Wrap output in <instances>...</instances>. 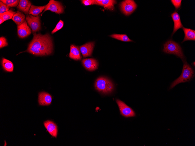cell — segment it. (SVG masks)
<instances>
[{
    "instance_id": "cell-14",
    "label": "cell",
    "mask_w": 195,
    "mask_h": 146,
    "mask_svg": "<svg viewBox=\"0 0 195 146\" xmlns=\"http://www.w3.org/2000/svg\"><path fill=\"white\" fill-rule=\"evenodd\" d=\"M171 16L174 23L173 35L179 29L182 28L183 25L181 23L179 14L176 11L171 14Z\"/></svg>"
},
{
    "instance_id": "cell-1",
    "label": "cell",
    "mask_w": 195,
    "mask_h": 146,
    "mask_svg": "<svg viewBox=\"0 0 195 146\" xmlns=\"http://www.w3.org/2000/svg\"><path fill=\"white\" fill-rule=\"evenodd\" d=\"M32 41L28 45L27 52L36 56H43L51 54L53 51L51 37L47 34L42 35L40 33L33 34Z\"/></svg>"
},
{
    "instance_id": "cell-21",
    "label": "cell",
    "mask_w": 195,
    "mask_h": 146,
    "mask_svg": "<svg viewBox=\"0 0 195 146\" xmlns=\"http://www.w3.org/2000/svg\"><path fill=\"white\" fill-rule=\"evenodd\" d=\"M46 5L41 6H36L32 4L29 10V14L34 16H37L45 8Z\"/></svg>"
},
{
    "instance_id": "cell-17",
    "label": "cell",
    "mask_w": 195,
    "mask_h": 146,
    "mask_svg": "<svg viewBox=\"0 0 195 146\" xmlns=\"http://www.w3.org/2000/svg\"><path fill=\"white\" fill-rule=\"evenodd\" d=\"M69 56L70 58L75 60H81V57L79 47L73 45H71Z\"/></svg>"
},
{
    "instance_id": "cell-2",
    "label": "cell",
    "mask_w": 195,
    "mask_h": 146,
    "mask_svg": "<svg viewBox=\"0 0 195 146\" xmlns=\"http://www.w3.org/2000/svg\"><path fill=\"white\" fill-rule=\"evenodd\" d=\"M95 87L98 92L104 94L111 93L114 88L111 81L104 77H99L96 79L95 83Z\"/></svg>"
},
{
    "instance_id": "cell-23",
    "label": "cell",
    "mask_w": 195,
    "mask_h": 146,
    "mask_svg": "<svg viewBox=\"0 0 195 146\" xmlns=\"http://www.w3.org/2000/svg\"><path fill=\"white\" fill-rule=\"evenodd\" d=\"M16 13L12 10L11 9L4 13L0 14V17H1L5 21L7 20L12 19L13 16Z\"/></svg>"
},
{
    "instance_id": "cell-22",
    "label": "cell",
    "mask_w": 195,
    "mask_h": 146,
    "mask_svg": "<svg viewBox=\"0 0 195 146\" xmlns=\"http://www.w3.org/2000/svg\"><path fill=\"white\" fill-rule=\"evenodd\" d=\"M111 37L119 40L125 42H131L133 41L130 40L126 34H114L110 35Z\"/></svg>"
},
{
    "instance_id": "cell-11",
    "label": "cell",
    "mask_w": 195,
    "mask_h": 146,
    "mask_svg": "<svg viewBox=\"0 0 195 146\" xmlns=\"http://www.w3.org/2000/svg\"><path fill=\"white\" fill-rule=\"evenodd\" d=\"M94 46V42H90L80 46V50L83 57H86L91 55Z\"/></svg>"
},
{
    "instance_id": "cell-16",
    "label": "cell",
    "mask_w": 195,
    "mask_h": 146,
    "mask_svg": "<svg viewBox=\"0 0 195 146\" xmlns=\"http://www.w3.org/2000/svg\"><path fill=\"white\" fill-rule=\"evenodd\" d=\"M31 5V3L29 0H20L17 6V8L19 10L22 11L26 14H28L29 13Z\"/></svg>"
},
{
    "instance_id": "cell-13",
    "label": "cell",
    "mask_w": 195,
    "mask_h": 146,
    "mask_svg": "<svg viewBox=\"0 0 195 146\" xmlns=\"http://www.w3.org/2000/svg\"><path fill=\"white\" fill-rule=\"evenodd\" d=\"M44 125L49 133L53 137L56 138L58 134V127L56 124L50 120H47L44 122Z\"/></svg>"
},
{
    "instance_id": "cell-10",
    "label": "cell",
    "mask_w": 195,
    "mask_h": 146,
    "mask_svg": "<svg viewBox=\"0 0 195 146\" xmlns=\"http://www.w3.org/2000/svg\"><path fill=\"white\" fill-rule=\"evenodd\" d=\"M82 63L86 69L89 71H93L96 70L98 66V61L92 58L83 59Z\"/></svg>"
},
{
    "instance_id": "cell-6",
    "label": "cell",
    "mask_w": 195,
    "mask_h": 146,
    "mask_svg": "<svg viewBox=\"0 0 195 146\" xmlns=\"http://www.w3.org/2000/svg\"><path fill=\"white\" fill-rule=\"evenodd\" d=\"M137 6V4L133 0H125L121 3L120 5L121 10L126 15H129L132 13Z\"/></svg>"
},
{
    "instance_id": "cell-27",
    "label": "cell",
    "mask_w": 195,
    "mask_h": 146,
    "mask_svg": "<svg viewBox=\"0 0 195 146\" xmlns=\"http://www.w3.org/2000/svg\"><path fill=\"white\" fill-rule=\"evenodd\" d=\"M171 1L176 9H179L181 6L182 0H171Z\"/></svg>"
},
{
    "instance_id": "cell-20",
    "label": "cell",
    "mask_w": 195,
    "mask_h": 146,
    "mask_svg": "<svg viewBox=\"0 0 195 146\" xmlns=\"http://www.w3.org/2000/svg\"><path fill=\"white\" fill-rule=\"evenodd\" d=\"M1 65L4 69L6 71L12 72L13 70V65L11 61L4 58H2Z\"/></svg>"
},
{
    "instance_id": "cell-29",
    "label": "cell",
    "mask_w": 195,
    "mask_h": 146,
    "mask_svg": "<svg viewBox=\"0 0 195 146\" xmlns=\"http://www.w3.org/2000/svg\"><path fill=\"white\" fill-rule=\"evenodd\" d=\"M81 2L85 6L96 4L95 0H81Z\"/></svg>"
},
{
    "instance_id": "cell-19",
    "label": "cell",
    "mask_w": 195,
    "mask_h": 146,
    "mask_svg": "<svg viewBox=\"0 0 195 146\" xmlns=\"http://www.w3.org/2000/svg\"><path fill=\"white\" fill-rule=\"evenodd\" d=\"M12 19L18 25L21 24L25 21L24 14L19 11L16 12L13 16Z\"/></svg>"
},
{
    "instance_id": "cell-24",
    "label": "cell",
    "mask_w": 195,
    "mask_h": 146,
    "mask_svg": "<svg viewBox=\"0 0 195 146\" xmlns=\"http://www.w3.org/2000/svg\"><path fill=\"white\" fill-rule=\"evenodd\" d=\"M0 1L10 7L17 6L20 1L18 0H1Z\"/></svg>"
},
{
    "instance_id": "cell-15",
    "label": "cell",
    "mask_w": 195,
    "mask_h": 146,
    "mask_svg": "<svg viewBox=\"0 0 195 146\" xmlns=\"http://www.w3.org/2000/svg\"><path fill=\"white\" fill-rule=\"evenodd\" d=\"M96 4L102 6L105 9L112 10L114 9V5L116 1L113 0H95Z\"/></svg>"
},
{
    "instance_id": "cell-30",
    "label": "cell",
    "mask_w": 195,
    "mask_h": 146,
    "mask_svg": "<svg viewBox=\"0 0 195 146\" xmlns=\"http://www.w3.org/2000/svg\"><path fill=\"white\" fill-rule=\"evenodd\" d=\"M5 21L1 17H0V24H1Z\"/></svg>"
},
{
    "instance_id": "cell-5",
    "label": "cell",
    "mask_w": 195,
    "mask_h": 146,
    "mask_svg": "<svg viewBox=\"0 0 195 146\" xmlns=\"http://www.w3.org/2000/svg\"><path fill=\"white\" fill-rule=\"evenodd\" d=\"M26 20L29 26L32 29L33 34L41 29L40 15L34 16L32 15H27L26 16Z\"/></svg>"
},
{
    "instance_id": "cell-4",
    "label": "cell",
    "mask_w": 195,
    "mask_h": 146,
    "mask_svg": "<svg viewBox=\"0 0 195 146\" xmlns=\"http://www.w3.org/2000/svg\"><path fill=\"white\" fill-rule=\"evenodd\" d=\"M163 51L166 53L176 55L181 58L184 62L186 61L185 57L180 45L172 40H169L164 44Z\"/></svg>"
},
{
    "instance_id": "cell-7",
    "label": "cell",
    "mask_w": 195,
    "mask_h": 146,
    "mask_svg": "<svg viewBox=\"0 0 195 146\" xmlns=\"http://www.w3.org/2000/svg\"><path fill=\"white\" fill-rule=\"evenodd\" d=\"M116 102L119 108L121 114L122 116L126 117H133L135 116L133 110L124 102L119 99H117Z\"/></svg>"
},
{
    "instance_id": "cell-12",
    "label": "cell",
    "mask_w": 195,
    "mask_h": 146,
    "mask_svg": "<svg viewBox=\"0 0 195 146\" xmlns=\"http://www.w3.org/2000/svg\"><path fill=\"white\" fill-rule=\"evenodd\" d=\"M52 100V96L49 94L45 92L39 93L38 102L40 105H49L51 104Z\"/></svg>"
},
{
    "instance_id": "cell-18",
    "label": "cell",
    "mask_w": 195,
    "mask_h": 146,
    "mask_svg": "<svg viewBox=\"0 0 195 146\" xmlns=\"http://www.w3.org/2000/svg\"><path fill=\"white\" fill-rule=\"evenodd\" d=\"M182 29L184 34V37L182 43L187 41H195L194 30L183 27Z\"/></svg>"
},
{
    "instance_id": "cell-8",
    "label": "cell",
    "mask_w": 195,
    "mask_h": 146,
    "mask_svg": "<svg viewBox=\"0 0 195 146\" xmlns=\"http://www.w3.org/2000/svg\"><path fill=\"white\" fill-rule=\"evenodd\" d=\"M47 10H50L56 13L61 14L63 13L64 8L60 2L51 0L46 5L43 13Z\"/></svg>"
},
{
    "instance_id": "cell-26",
    "label": "cell",
    "mask_w": 195,
    "mask_h": 146,
    "mask_svg": "<svg viewBox=\"0 0 195 146\" xmlns=\"http://www.w3.org/2000/svg\"><path fill=\"white\" fill-rule=\"evenodd\" d=\"M63 25L64 22L63 21L60 20L57 24L55 28L51 32V34H53L58 30L62 29L63 26Z\"/></svg>"
},
{
    "instance_id": "cell-28",
    "label": "cell",
    "mask_w": 195,
    "mask_h": 146,
    "mask_svg": "<svg viewBox=\"0 0 195 146\" xmlns=\"http://www.w3.org/2000/svg\"><path fill=\"white\" fill-rule=\"evenodd\" d=\"M8 45V43L6 38L4 37L0 38V48L6 46Z\"/></svg>"
},
{
    "instance_id": "cell-25",
    "label": "cell",
    "mask_w": 195,
    "mask_h": 146,
    "mask_svg": "<svg viewBox=\"0 0 195 146\" xmlns=\"http://www.w3.org/2000/svg\"><path fill=\"white\" fill-rule=\"evenodd\" d=\"M10 7L1 1L0 2V14L9 10Z\"/></svg>"
},
{
    "instance_id": "cell-9",
    "label": "cell",
    "mask_w": 195,
    "mask_h": 146,
    "mask_svg": "<svg viewBox=\"0 0 195 146\" xmlns=\"http://www.w3.org/2000/svg\"><path fill=\"white\" fill-rule=\"evenodd\" d=\"M17 32L18 36L21 38H26L31 34V30L27 25L26 20L21 24L17 26Z\"/></svg>"
},
{
    "instance_id": "cell-3",
    "label": "cell",
    "mask_w": 195,
    "mask_h": 146,
    "mask_svg": "<svg viewBox=\"0 0 195 146\" xmlns=\"http://www.w3.org/2000/svg\"><path fill=\"white\" fill-rule=\"evenodd\" d=\"M194 72L192 68L186 62H184L182 73L180 76L172 83L170 89L181 83L188 82L194 77Z\"/></svg>"
}]
</instances>
